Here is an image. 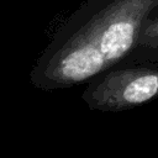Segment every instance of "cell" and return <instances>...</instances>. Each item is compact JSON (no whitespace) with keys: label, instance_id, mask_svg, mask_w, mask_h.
<instances>
[{"label":"cell","instance_id":"cell-2","mask_svg":"<svg viewBox=\"0 0 158 158\" xmlns=\"http://www.w3.org/2000/svg\"><path fill=\"white\" fill-rule=\"evenodd\" d=\"M91 80L81 98L91 110L117 112L158 98V69L121 68Z\"/></svg>","mask_w":158,"mask_h":158},{"label":"cell","instance_id":"cell-3","mask_svg":"<svg viewBox=\"0 0 158 158\" xmlns=\"http://www.w3.org/2000/svg\"><path fill=\"white\" fill-rule=\"evenodd\" d=\"M138 44L151 48H158V16L149 19L142 28L138 38Z\"/></svg>","mask_w":158,"mask_h":158},{"label":"cell","instance_id":"cell-1","mask_svg":"<svg viewBox=\"0 0 158 158\" xmlns=\"http://www.w3.org/2000/svg\"><path fill=\"white\" fill-rule=\"evenodd\" d=\"M158 0H84L58 27L35 65L43 90L74 86L107 72L138 44Z\"/></svg>","mask_w":158,"mask_h":158}]
</instances>
